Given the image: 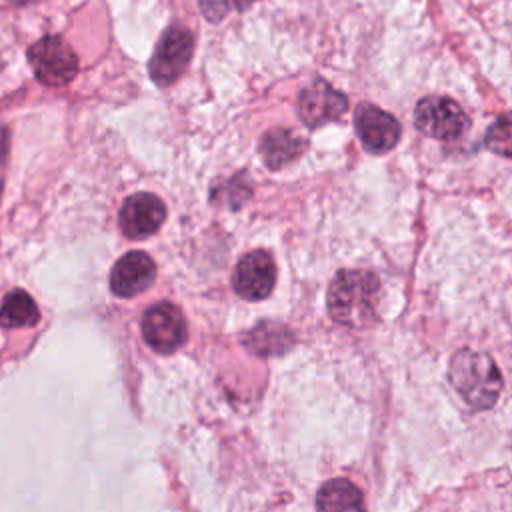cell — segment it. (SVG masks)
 Here are the masks:
<instances>
[{"mask_svg":"<svg viewBox=\"0 0 512 512\" xmlns=\"http://www.w3.org/2000/svg\"><path fill=\"white\" fill-rule=\"evenodd\" d=\"M380 280L368 270H340L328 288V312L332 320L350 328H364L376 322Z\"/></svg>","mask_w":512,"mask_h":512,"instance_id":"6da1fadb","label":"cell"},{"mask_svg":"<svg viewBox=\"0 0 512 512\" xmlns=\"http://www.w3.org/2000/svg\"><path fill=\"white\" fill-rule=\"evenodd\" d=\"M448 378L464 402L476 410L490 408L502 390V376L494 360L470 348L458 350L452 356Z\"/></svg>","mask_w":512,"mask_h":512,"instance_id":"7a4b0ae2","label":"cell"},{"mask_svg":"<svg viewBox=\"0 0 512 512\" xmlns=\"http://www.w3.org/2000/svg\"><path fill=\"white\" fill-rule=\"evenodd\" d=\"M194 54V36L184 26H170L156 42L154 54L148 62L150 78L158 86L174 84Z\"/></svg>","mask_w":512,"mask_h":512,"instance_id":"3957f363","label":"cell"},{"mask_svg":"<svg viewBox=\"0 0 512 512\" xmlns=\"http://www.w3.org/2000/svg\"><path fill=\"white\" fill-rule=\"evenodd\" d=\"M36 78L52 88L68 84L78 72V56L60 36H44L28 48Z\"/></svg>","mask_w":512,"mask_h":512,"instance_id":"277c9868","label":"cell"},{"mask_svg":"<svg viewBox=\"0 0 512 512\" xmlns=\"http://www.w3.org/2000/svg\"><path fill=\"white\" fill-rule=\"evenodd\" d=\"M416 128L436 140H458L468 128L470 120L464 110L446 96H426L414 108Z\"/></svg>","mask_w":512,"mask_h":512,"instance_id":"5b68a950","label":"cell"},{"mask_svg":"<svg viewBox=\"0 0 512 512\" xmlns=\"http://www.w3.org/2000/svg\"><path fill=\"white\" fill-rule=\"evenodd\" d=\"M142 336L150 348L168 354L178 350L186 340V320L178 306L158 302L144 312Z\"/></svg>","mask_w":512,"mask_h":512,"instance_id":"8992f818","label":"cell"},{"mask_svg":"<svg viewBox=\"0 0 512 512\" xmlns=\"http://www.w3.org/2000/svg\"><path fill=\"white\" fill-rule=\"evenodd\" d=\"M276 284V264L266 250L244 254L232 274L234 292L244 300L266 298Z\"/></svg>","mask_w":512,"mask_h":512,"instance_id":"52a82bcc","label":"cell"},{"mask_svg":"<svg viewBox=\"0 0 512 512\" xmlns=\"http://www.w3.org/2000/svg\"><path fill=\"white\" fill-rule=\"evenodd\" d=\"M348 110V98L326 80H314L298 96V114L308 128L324 126Z\"/></svg>","mask_w":512,"mask_h":512,"instance_id":"ba28073f","label":"cell"},{"mask_svg":"<svg viewBox=\"0 0 512 512\" xmlns=\"http://www.w3.org/2000/svg\"><path fill=\"white\" fill-rule=\"evenodd\" d=\"M354 126L362 146L374 154L392 150L400 140L398 120L390 112L368 102L358 104L354 112Z\"/></svg>","mask_w":512,"mask_h":512,"instance_id":"9c48e42d","label":"cell"},{"mask_svg":"<svg viewBox=\"0 0 512 512\" xmlns=\"http://www.w3.org/2000/svg\"><path fill=\"white\" fill-rule=\"evenodd\" d=\"M164 220L166 206L158 196L150 192H138L128 196L118 214L120 230L126 238L132 240H140L154 234L164 224Z\"/></svg>","mask_w":512,"mask_h":512,"instance_id":"30bf717a","label":"cell"},{"mask_svg":"<svg viewBox=\"0 0 512 512\" xmlns=\"http://www.w3.org/2000/svg\"><path fill=\"white\" fill-rule=\"evenodd\" d=\"M156 278V264L146 252L124 254L110 272V288L120 298H132L150 288Z\"/></svg>","mask_w":512,"mask_h":512,"instance_id":"8fae6325","label":"cell"},{"mask_svg":"<svg viewBox=\"0 0 512 512\" xmlns=\"http://www.w3.org/2000/svg\"><path fill=\"white\" fill-rule=\"evenodd\" d=\"M308 142L290 128H272L260 138V154L270 170L284 168L302 156Z\"/></svg>","mask_w":512,"mask_h":512,"instance_id":"7c38bea8","label":"cell"},{"mask_svg":"<svg viewBox=\"0 0 512 512\" xmlns=\"http://www.w3.org/2000/svg\"><path fill=\"white\" fill-rule=\"evenodd\" d=\"M318 512H366L364 496L356 484L344 478L328 480L316 494Z\"/></svg>","mask_w":512,"mask_h":512,"instance_id":"4fadbf2b","label":"cell"},{"mask_svg":"<svg viewBox=\"0 0 512 512\" xmlns=\"http://www.w3.org/2000/svg\"><path fill=\"white\" fill-rule=\"evenodd\" d=\"M40 320V312L32 296L24 290H12L4 296L0 306V326L24 328L34 326Z\"/></svg>","mask_w":512,"mask_h":512,"instance_id":"5bb4252c","label":"cell"},{"mask_svg":"<svg viewBox=\"0 0 512 512\" xmlns=\"http://www.w3.org/2000/svg\"><path fill=\"white\" fill-rule=\"evenodd\" d=\"M290 334L286 332L284 326L278 324H270V322H262L258 324L250 336H248V344L252 350H256L258 354H276L282 352L284 348L290 346Z\"/></svg>","mask_w":512,"mask_h":512,"instance_id":"9a60e30c","label":"cell"},{"mask_svg":"<svg viewBox=\"0 0 512 512\" xmlns=\"http://www.w3.org/2000/svg\"><path fill=\"white\" fill-rule=\"evenodd\" d=\"M484 144L494 154L512 158V110L498 116L484 134Z\"/></svg>","mask_w":512,"mask_h":512,"instance_id":"2e32d148","label":"cell"},{"mask_svg":"<svg viewBox=\"0 0 512 512\" xmlns=\"http://www.w3.org/2000/svg\"><path fill=\"white\" fill-rule=\"evenodd\" d=\"M258 0H198V8L210 22H220L232 10H246Z\"/></svg>","mask_w":512,"mask_h":512,"instance_id":"e0dca14e","label":"cell"},{"mask_svg":"<svg viewBox=\"0 0 512 512\" xmlns=\"http://www.w3.org/2000/svg\"><path fill=\"white\" fill-rule=\"evenodd\" d=\"M12 4H18V6H22V4H32V2H38V0H10Z\"/></svg>","mask_w":512,"mask_h":512,"instance_id":"ac0fdd59","label":"cell"}]
</instances>
